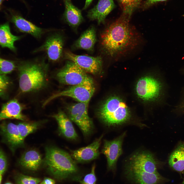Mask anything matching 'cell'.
Masks as SVG:
<instances>
[{"label": "cell", "mask_w": 184, "mask_h": 184, "mask_svg": "<svg viewBox=\"0 0 184 184\" xmlns=\"http://www.w3.org/2000/svg\"><path fill=\"white\" fill-rule=\"evenodd\" d=\"M42 162L40 154L34 149L30 150L24 153L19 161L20 164L23 167L32 171L38 170Z\"/></svg>", "instance_id": "22"}, {"label": "cell", "mask_w": 184, "mask_h": 184, "mask_svg": "<svg viewBox=\"0 0 184 184\" xmlns=\"http://www.w3.org/2000/svg\"><path fill=\"white\" fill-rule=\"evenodd\" d=\"M56 77L60 83L72 86L93 80L85 72L71 61L57 72Z\"/></svg>", "instance_id": "6"}, {"label": "cell", "mask_w": 184, "mask_h": 184, "mask_svg": "<svg viewBox=\"0 0 184 184\" xmlns=\"http://www.w3.org/2000/svg\"><path fill=\"white\" fill-rule=\"evenodd\" d=\"M63 44L62 36L59 34H55L49 37L43 44L34 52L45 51L49 60L57 61L62 56Z\"/></svg>", "instance_id": "10"}, {"label": "cell", "mask_w": 184, "mask_h": 184, "mask_svg": "<svg viewBox=\"0 0 184 184\" xmlns=\"http://www.w3.org/2000/svg\"><path fill=\"white\" fill-rule=\"evenodd\" d=\"M19 37L13 34L10 32L9 24L5 23L0 26V45L15 51V42L20 39Z\"/></svg>", "instance_id": "24"}, {"label": "cell", "mask_w": 184, "mask_h": 184, "mask_svg": "<svg viewBox=\"0 0 184 184\" xmlns=\"http://www.w3.org/2000/svg\"><path fill=\"white\" fill-rule=\"evenodd\" d=\"M43 122H20L17 125L18 130L22 140L24 141L28 135L36 131L42 124Z\"/></svg>", "instance_id": "25"}, {"label": "cell", "mask_w": 184, "mask_h": 184, "mask_svg": "<svg viewBox=\"0 0 184 184\" xmlns=\"http://www.w3.org/2000/svg\"><path fill=\"white\" fill-rule=\"evenodd\" d=\"M168 163L175 170L181 172L184 170V142L179 143L172 153Z\"/></svg>", "instance_id": "23"}, {"label": "cell", "mask_w": 184, "mask_h": 184, "mask_svg": "<svg viewBox=\"0 0 184 184\" xmlns=\"http://www.w3.org/2000/svg\"><path fill=\"white\" fill-rule=\"evenodd\" d=\"M162 88L160 82L149 76L143 77L138 81L136 87L137 96L145 100H154L159 95Z\"/></svg>", "instance_id": "9"}, {"label": "cell", "mask_w": 184, "mask_h": 184, "mask_svg": "<svg viewBox=\"0 0 184 184\" xmlns=\"http://www.w3.org/2000/svg\"><path fill=\"white\" fill-rule=\"evenodd\" d=\"M95 165H93L91 172L86 175L80 181V184H96L97 179L95 174Z\"/></svg>", "instance_id": "30"}, {"label": "cell", "mask_w": 184, "mask_h": 184, "mask_svg": "<svg viewBox=\"0 0 184 184\" xmlns=\"http://www.w3.org/2000/svg\"><path fill=\"white\" fill-rule=\"evenodd\" d=\"M115 6L113 0H99L97 5L88 11L87 16L90 20H96L98 24L104 23L106 17Z\"/></svg>", "instance_id": "16"}, {"label": "cell", "mask_w": 184, "mask_h": 184, "mask_svg": "<svg viewBox=\"0 0 184 184\" xmlns=\"http://www.w3.org/2000/svg\"><path fill=\"white\" fill-rule=\"evenodd\" d=\"M167 0H146V5H150L157 2L166 1Z\"/></svg>", "instance_id": "34"}, {"label": "cell", "mask_w": 184, "mask_h": 184, "mask_svg": "<svg viewBox=\"0 0 184 184\" xmlns=\"http://www.w3.org/2000/svg\"><path fill=\"white\" fill-rule=\"evenodd\" d=\"M88 103L79 102L68 109L70 118L78 126L85 136L89 135L94 128L92 121L88 116Z\"/></svg>", "instance_id": "7"}, {"label": "cell", "mask_w": 184, "mask_h": 184, "mask_svg": "<svg viewBox=\"0 0 184 184\" xmlns=\"http://www.w3.org/2000/svg\"><path fill=\"white\" fill-rule=\"evenodd\" d=\"M44 163L48 170L55 178L62 180L76 174L77 166L71 156L53 146L45 148Z\"/></svg>", "instance_id": "3"}, {"label": "cell", "mask_w": 184, "mask_h": 184, "mask_svg": "<svg viewBox=\"0 0 184 184\" xmlns=\"http://www.w3.org/2000/svg\"><path fill=\"white\" fill-rule=\"evenodd\" d=\"M123 10V14L130 18L133 11L139 6L141 0H118Z\"/></svg>", "instance_id": "26"}, {"label": "cell", "mask_w": 184, "mask_h": 184, "mask_svg": "<svg viewBox=\"0 0 184 184\" xmlns=\"http://www.w3.org/2000/svg\"><path fill=\"white\" fill-rule=\"evenodd\" d=\"M93 0H86L84 6L83 8V10L86 9L90 4Z\"/></svg>", "instance_id": "35"}, {"label": "cell", "mask_w": 184, "mask_h": 184, "mask_svg": "<svg viewBox=\"0 0 184 184\" xmlns=\"http://www.w3.org/2000/svg\"><path fill=\"white\" fill-rule=\"evenodd\" d=\"M96 41L95 29L94 27H90L82 34L74 43V47L92 51Z\"/></svg>", "instance_id": "21"}, {"label": "cell", "mask_w": 184, "mask_h": 184, "mask_svg": "<svg viewBox=\"0 0 184 184\" xmlns=\"http://www.w3.org/2000/svg\"><path fill=\"white\" fill-rule=\"evenodd\" d=\"M65 57L74 62L86 73L96 74L101 71L102 60L100 56L93 57L75 54L70 51H66Z\"/></svg>", "instance_id": "8"}, {"label": "cell", "mask_w": 184, "mask_h": 184, "mask_svg": "<svg viewBox=\"0 0 184 184\" xmlns=\"http://www.w3.org/2000/svg\"><path fill=\"white\" fill-rule=\"evenodd\" d=\"M63 1L65 8L64 17L70 26L77 28L84 20L81 11L73 5L71 0Z\"/></svg>", "instance_id": "19"}, {"label": "cell", "mask_w": 184, "mask_h": 184, "mask_svg": "<svg viewBox=\"0 0 184 184\" xmlns=\"http://www.w3.org/2000/svg\"><path fill=\"white\" fill-rule=\"evenodd\" d=\"M39 184H55V182L51 178L46 177Z\"/></svg>", "instance_id": "33"}, {"label": "cell", "mask_w": 184, "mask_h": 184, "mask_svg": "<svg viewBox=\"0 0 184 184\" xmlns=\"http://www.w3.org/2000/svg\"><path fill=\"white\" fill-rule=\"evenodd\" d=\"M19 87L23 93L41 90L46 85L48 65L44 62L25 61L17 66Z\"/></svg>", "instance_id": "2"}, {"label": "cell", "mask_w": 184, "mask_h": 184, "mask_svg": "<svg viewBox=\"0 0 184 184\" xmlns=\"http://www.w3.org/2000/svg\"><path fill=\"white\" fill-rule=\"evenodd\" d=\"M123 135L113 140L104 141L101 152L106 156L109 170L114 169L117 160L122 153V144Z\"/></svg>", "instance_id": "11"}, {"label": "cell", "mask_w": 184, "mask_h": 184, "mask_svg": "<svg viewBox=\"0 0 184 184\" xmlns=\"http://www.w3.org/2000/svg\"><path fill=\"white\" fill-rule=\"evenodd\" d=\"M3 0H0V7Z\"/></svg>", "instance_id": "37"}, {"label": "cell", "mask_w": 184, "mask_h": 184, "mask_svg": "<svg viewBox=\"0 0 184 184\" xmlns=\"http://www.w3.org/2000/svg\"><path fill=\"white\" fill-rule=\"evenodd\" d=\"M22 106L18 100L13 99L4 104L0 112V121L6 119H16L22 121L26 119L22 113Z\"/></svg>", "instance_id": "17"}, {"label": "cell", "mask_w": 184, "mask_h": 184, "mask_svg": "<svg viewBox=\"0 0 184 184\" xmlns=\"http://www.w3.org/2000/svg\"><path fill=\"white\" fill-rule=\"evenodd\" d=\"M38 184H39V183Z\"/></svg>", "instance_id": "40"}, {"label": "cell", "mask_w": 184, "mask_h": 184, "mask_svg": "<svg viewBox=\"0 0 184 184\" xmlns=\"http://www.w3.org/2000/svg\"><path fill=\"white\" fill-rule=\"evenodd\" d=\"M57 121L60 133L67 139L76 140L78 136L71 120L63 112L59 111L52 116Z\"/></svg>", "instance_id": "18"}, {"label": "cell", "mask_w": 184, "mask_h": 184, "mask_svg": "<svg viewBox=\"0 0 184 184\" xmlns=\"http://www.w3.org/2000/svg\"><path fill=\"white\" fill-rule=\"evenodd\" d=\"M125 172L127 178L136 184H160L164 180L158 172L150 173L127 168Z\"/></svg>", "instance_id": "14"}, {"label": "cell", "mask_w": 184, "mask_h": 184, "mask_svg": "<svg viewBox=\"0 0 184 184\" xmlns=\"http://www.w3.org/2000/svg\"><path fill=\"white\" fill-rule=\"evenodd\" d=\"M150 173H157L156 164L153 156L146 153L137 154L133 157L127 168Z\"/></svg>", "instance_id": "13"}, {"label": "cell", "mask_w": 184, "mask_h": 184, "mask_svg": "<svg viewBox=\"0 0 184 184\" xmlns=\"http://www.w3.org/2000/svg\"><path fill=\"white\" fill-rule=\"evenodd\" d=\"M103 136L102 135L87 146L71 151V156L73 159L78 162L82 163L97 158L99 155V148Z\"/></svg>", "instance_id": "12"}, {"label": "cell", "mask_w": 184, "mask_h": 184, "mask_svg": "<svg viewBox=\"0 0 184 184\" xmlns=\"http://www.w3.org/2000/svg\"><path fill=\"white\" fill-rule=\"evenodd\" d=\"M16 180L17 184H38L41 182L39 178L21 174L17 177Z\"/></svg>", "instance_id": "28"}, {"label": "cell", "mask_w": 184, "mask_h": 184, "mask_svg": "<svg viewBox=\"0 0 184 184\" xmlns=\"http://www.w3.org/2000/svg\"><path fill=\"white\" fill-rule=\"evenodd\" d=\"M98 115L102 122L109 127L125 122L129 117L130 113L126 105L121 99L113 96L109 97L102 104Z\"/></svg>", "instance_id": "4"}, {"label": "cell", "mask_w": 184, "mask_h": 184, "mask_svg": "<svg viewBox=\"0 0 184 184\" xmlns=\"http://www.w3.org/2000/svg\"><path fill=\"white\" fill-rule=\"evenodd\" d=\"M2 175L0 174V184H1L2 179Z\"/></svg>", "instance_id": "36"}, {"label": "cell", "mask_w": 184, "mask_h": 184, "mask_svg": "<svg viewBox=\"0 0 184 184\" xmlns=\"http://www.w3.org/2000/svg\"><path fill=\"white\" fill-rule=\"evenodd\" d=\"M10 84L9 78L6 75H0V97H4Z\"/></svg>", "instance_id": "29"}, {"label": "cell", "mask_w": 184, "mask_h": 184, "mask_svg": "<svg viewBox=\"0 0 184 184\" xmlns=\"http://www.w3.org/2000/svg\"><path fill=\"white\" fill-rule=\"evenodd\" d=\"M16 67L14 62L3 59L0 57V75H6L9 73L13 71Z\"/></svg>", "instance_id": "27"}, {"label": "cell", "mask_w": 184, "mask_h": 184, "mask_svg": "<svg viewBox=\"0 0 184 184\" xmlns=\"http://www.w3.org/2000/svg\"><path fill=\"white\" fill-rule=\"evenodd\" d=\"M95 90L93 80L88 81L53 94L44 102L43 106H45L52 100L61 96L68 97L79 102L88 103Z\"/></svg>", "instance_id": "5"}, {"label": "cell", "mask_w": 184, "mask_h": 184, "mask_svg": "<svg viewBox=\"0 0 184 184\" xmlns=\"http://www.w3.org/2000/svg\"><path fill=\"white\" fill-rule=\"evenodd\" d=\"M5 184H13L10 182H7L5 183Z\"/></svg>", "instance_id": "38"}, {"label": "cell", "mask_w": 184, "mask_h": 184, "mask_svg": "<svg viewBox=\"0 0 184 184\" xmlns=\"http://www.w3.org/2000/svg\"><path fill=\"white\" fill-rule=\"evenodd\" d=\"M175 111L180 113H184V93L181 100L175 107Z\"/></svg>", "instance_id": "32"}, {"label": "cell", "mask_w": 184, "mask_h": 184, "mask_svg": "<svg viewBox=\"0 0 184 184\" xmlns=\"http://www.w3.org/2000/svg\"><path fill=\"white\" fill-rule=\"evenodd\" d=\"M181 184H184V178H183V181Z\"/></svg>", "instance_id": "39"}, {"label": "cell", "mask_w": 184, "mask_h": 184, "mask_svg": "<svg viewBox=\"0 0 184 184\" xmlns=\"http://www.w3.org/2000/svg\"><path fill=\"white\" fill-rule=\"evenodd\" d=\"M0 129L6 142L12 150L23 146L24 141L21 139L17 125L12 123H3L0 125Z\"/></svg>", "instance_id": "15"}, {"label": "cell", "mask_w": 184, "mask_h": 184, "mask_svg": "<svg viewBox=\"0 0 184 184\" xmlns=\"http://www.w3.org/2000/svg\"><path fill=\"white\" fill-rule=\"evenodd\" d=\"M11 20L21 31L29 33L36 38H40L42 29L18 15H13Z\"/></svg>", "instance_id": "20"}, {"label": "cell", "mask_w": 184, "mask_h": 184, "mask_svg": "<svg viewBox=\"0 0 184 184\" xmlns=\"http://www.w3.org/2000/svg\"><path fill=\"white\" fill-rule=\"evenodd\" d=\"M130 18L123 14L101 33V46L107 55L113 57L123 55L133 49L139 43V36L130 25Z\"/></svg>", "instance_id": "1"}, {"label": "cell", "mask_w": 184, "mask_h": 184, "mask_svg": "<svg viewBox=\"0 0 184 184\" xmlns=\"http://www.w3.org/2000/svg\"><path fill=\"white\" fill-rule=\"evenodd\" d=\"M7 166V159L4 153L0 149V174H3L6 170Z\"/></svg>", "instance_id": "31"}]
</instances>
